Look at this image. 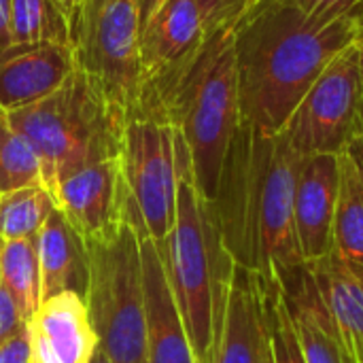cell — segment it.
I'll use <instances>...</instances> for the list:
<instances>
[{"mask_svg": "<svg viewBox=\"0 0 363 363\" xmlns=\"http://www.w3.org/2000/svg\"><path fill=\"white\" fill-rule=\"evenodd\" d=\"M89 363H111V359L104 355L102 349H96V353H94V357H91V362Z\"/></svg>", "mask_w": 363, "mask_h": 363, "instance_id": "e575fe53", "label": "cell"}, {"mask_svg": "<svg viewBox=\"0 0 363 363\" xmlns=\"http://www.w3.org/2000/svg\"><path fill=\"white\" fill-rule=\"evenodd\" d=\"M272 291L264 281L234 264L225 313L208 363H272Z\"/></svg>", "mask_w": 363, "mask_h": 363, "instance_id": "7c38bea8", "label": "cell"}, {"mask_svg": "<svg viewBox=\"0 0 363 363\" xmlns=\"http://www.w3.org/2000/svg\"><path fill=\"white\" fill-rule=\"evenodd\" d=\"M30 363H89L98 338L83 296L64 291L40 302L28 321Z\"/></svg>", "mask_w": 363, "mask_h": 363, "instance_id": "2e32d148", "label": "cell"}, {"mask_svg": "<svg viewBox=\"0 0 363 363\" xmlns=\"http://www.w3.org/2000/svg\"><path fill=\"white\" fill-rule=\"evenodd\" d=\"M294 6L302 15L319 21L334 19H359L363 21V0H277Z\"/></svg>", "mask_w": 363, "mask_h": 363, "instance_id": "4316f807", "label": "cell"}, {"mask_svg": "<svg viewBox=\"0 0 363 363\" xmlns=\"http://www.w3.org/2000/svg\"><path fill=\"white\" fill-rule=\"evenodd\" d=\"M357 363H363V266L328 253L306 264Z\"/></svg>", "mask_w": 363, "mask_h": 363, "instance_id": "d6986e66", "label": "cell"}, {"mask_svg": "<svg viewBox=\"0 0 363 363\" xmlns=\"http://www.w3.org/2000/svg\"><path fill=\"white\" fill-rule=\"evenodd\" d=\"M140 225L145 223L134 206L130 219L113 234L83 240L89 268L83 300L98 349L111 363H147Z\"/></svg>", "mask_w": 363, "mask_h": 363, "instance_id": "8992f818", "label": "cell"}, {"mask_svg": "<svg viewBox=\"0 0 363 363\" xmlns=\"http://www.w3.org/2000/svg\"><path fill=\"white\" fill-rule=\"evenodd\" d=\"M6 115L34 147L49 191L87 166L117 160L123 149L128 115L79 68L51 96Z\"/></svg>", "mask_w": 363, "mask_h": 363, "instance_id": "5b68a950", "label": "cell"}, {"mask_svg": "<svg viewBox=\"0 0 363 363\" xmlns=\"http://www.w3.org/2000/svg\"><path fill=\"white\" fill-rule=\"evenodd\" d=\"M255 2H257V4H259V2H264V0H255Z\"/></svg>", "mask_w": 363, "mask_h": 363, "instance_id": "d590c367", "label": "cell"}, {"mask_svg": "<svg viewBox=\"0 0 363 363\" xmlns=\"http://www.w3.org/2000/svg\"><path fill=\"white\" fill-rule=\"evenodd\" d=\"M55 208V198L45 185L0 194V240L34 238Z\"/></svg>", "mask_w": 363, "mask_h": 363, "instance_id": "603a6c76", "label": "cell"}, {"mask_svg": "<svg viewBox=\"0 0 363 363\" xmlns=\"http://www.w3.org/2000/svg\"><path fill=\"white\" fill-rule=\"evenodd\" d=\"M11 43L70 47V17L55 0H11Z\"/></svg>", "mask_w": 363, "mask_h": 363, "instance_id": "7402d4cb", "label": "cell"}, {"mask_svg": "<svg viewBox=\"0 0 363 363\" xmlns=\"http://www.w3.org/2000/svg\"><path fill=\"white\" fill-rule=\"evenodd\" d=\"M177 217L170 234L155 242L177 308L181 313L194 359L208 363L215 351L234 259L223 247L211 202L194 181V166L183 134L174 128Z\"/></svg>", "mask_w": 363, "mask_h": 363, "instance_id": "3957f363", "label": "cell"}, {"mask_svg": "<svg viewBox=\"0 0 363 363\" xmlns=\"http://www.w3.org/2000/svg\"><path fill=\"white\" fill-rule=\"evenodd\" d=\"M302 155L287 136L240 123L211 202L225 251L268 289L304 266L294 232V189Z\"/></svg>", "mask_w": 363, "mask_h": 363, "instance_id": "6da1fadb", "label": "cell"}, {"mask_svg": "<svg viewBox=\"0 0 363 363\" xmlns=\"http://www.w3.org/2000/svg\"><path fill=\"white\" fill-rule=\"evenodd\" d=\"M0 363H30L28 328L0 347Z\"/></svg>", "mask_w": 363, "mask_h": 363, "instance_id": "f1b7e54d", "label": "cell"}, {"mask_svg": "<svg viewBox=\"0 0 363 363\" xmlns=\"http://www.w3.org/2000/svg\"><path fill=\"white\" fill-rule=\"evenodd\" d=\"M349 153L359 162V166L363 168V136L357 140V143H353V147L349 149Z\"/></svg>", "mask_w": 363, "mask_h": 363, "instance_id": "1f68e13d", "label": "cell"}, {"mask_svg": "<svg viewBox=\"0 0 363 363\" xmlns=\"http://www.w3.org/2000/svg\"><path fill=\"white\" fill-rule=\"evenodd\" d=\"M359 19L319 21L277 0L234 28L240 123L279 134L325 66L362 32Z\"/></svg>", "mask_w": 363, "mask_h": 363, "instance_id": "7a4b0ae2", "label": "cell"}, {"mask_svg": "<svg viewBox=\"0 0 363 363\" xmlns=\"http://www.w3.org/2000/svg\"><path fill=\"white\" fill-rule=\"evenodd\" d=\"M155 117L183 134L196 187L206 202H213L240 128L234 30L206 36L187 68L160 94Z\"/></svg>", "mask_w": 363, "mask_h": 363, "instance_id": "277c9868", "label": "cell"}, {"mask_svg": "<svg viewBox=\"0 0 363 363\" xmlns=\"http://www.w3.org/2000/svg\"><path fill=\"white\" fill-rule=\"evenodd\" d=\"M138 240L145 294L147 363H196L157 245L147 234L145 225L138 228Z\"/></svg>", "mask_w": 363, "mask_h": 363, "instance_id": "9a60e30c", "label": "cell"}, {"mask_svg": "<svg viewBox=\"0 0 363 363\" xmlns=\"http://www.w3.org/2000/svg\"><path fill=\"white\" fill-rule=\"evenodd\" d=\"M355 47H357V51H359V68H362V79H363V26H362L359 36L355 38Z\"/></svg>", "mask_w": 363, "mask_h": 363, "instance_id": "836d02e7", "label": "cell"}, {"mask_svg": "<svg viewBox=\"0 0 363 363\" xmlns=\"http://www.w3.org/2000/svg\"><path fill=\"white\" fill-rule=\"evenodd\" d=\"M270 291H272V298H270V304H272V323H270L272 363H304L287 304L281 294V287L270 289Z\"/></svg>", "mask_w": 363, "mask_h": 363, "instance_id": "d4e9b609", "label": "cell"}, {"mask_svg": "<svg viewBox=\"0 0 363 363\" xmlns=\"http://www.w3.org/2000/svg\"><path fill=\"white\" fill-rule=\"evenodd\" d=\"M11 45V0H0V47Z\"/></svg>", "mask_w": 363, "mask_h": 363, "instance_id": "f546056e", "label": "cell"}, {"mask_svg": "<svg viewBox=\"0 0 363 363\" xmlns=\"http://www.w3.org/2000/svg\"><path fill=\"white\" fill-rule=\"evenodd\" d=\"M334 253L363 266V168L349 151L340 155Z\"/></svg>", "mask_w": 363, "mask_h": 363, "instance_id": "ffe728a7", "label": "cell"}, {"mask_svg": "<svg viewBox=\"0 0 363 363\" xmlns=\"http://www.w3.org/2000/svg\"><path fill=\"white\" fill-rule=\"evenodd\" d=\"M340 155L302 157L294 189V232L304 264L334 251Z\"/></svg>", "mask_w": 363, "mask_h": 363, "instance_id": "4fadbf2b", "label": "cell"}, {"mask_svg": "<svg viewBox=\"0 0 363 363\" xmlns=\"http://www.w3.org/2000/svg\"><path fill=\"white\" fill-rule=\"evenodd\" d=\"M281 294L304 363H357L306 264L283 277Z\"/></svg>", "mask_w": 363, "mask_h": 363, "instance_id": "e0dca14e", "label": "cell"}, {"mask_svg": "<svg viewBox=\"0 0 363 363\" xmlns=\"http://www.w3.org/2000/svg\"><path fill=\"white\" fill-rule=\"evenodd\" d=\"M196 2L202 15L206 36L225 28L234 30L236 23L257 6L255 0H196Z\"/></svg>", "mask_w": 363, "mask_h": 363, "instance_id": "484cf974", "label": "cell"}, {"mask_svg": "<svg viewBox=\"0 0 363 363\" xmlns=\"http://www.w3.org/2000/svg\"><path fill=\"white\" fill-rule=\"evenodd\" d=\"M43 185L40 160L28 138L0 108V194Z\"/></svg>", "mask_w": 363, "mask_h": 363, "instance_id": "cb8c5ba5", "label": "cell"}, {"mask_svg": "<svg viewBox=\"0 0 363 363\" xmlns=\"http://www.w3.org/2000/svg\"><path fill=\"white\" fill-rule=\"evenodd\" d=\"M74 68V53L68 45L11 43L0 47V108L11 113L51 96Z\"/></svg>", "mask_w": 363, "mask_h": 363, "instance_id": "5bb4252c", "label": "cell"}, {"mask_svg": "<svg viewBox=\"0 0 363 363\" xmlns=\"http://www.w3.org/2000/svg\"><path fill=\"white\" fill-rule=\"evenodd\" d=\"M164 4V0H136V6H138V26H140V32L147 28V23L151 21V17L157 13V9Z\"/></svg>", "mask_w": 363, "mask_h": 363, "instance_id": "4dcf8cb0", "label": "cell"}, {"mask_svg": "<svg viewBox=\"0 0 363 363\" xmlns=\"http://www.w3.org/2000/svg\"><path fill=\"white\" fill-rule=\"evenodd\" d=\"M51 194L57 211L83 240L113 234L130 219L136 206L123 179L119 157L66 177Z\"/></svg>", "mask_w": 363, "mask_h": 363, "instance_id": "8fae6325", "label": "cell"}, {"mask_svg": "<svg viewBox=\"0 0 363 363\" xmlns=\"http://www.w3.org/2000/svg\"><path fill=\"white\" fill-rule=\"evenodd\" d=\"M204 40L206 32L196 0H164L140 32V62L147 85L140 117H155L160 94L187 68Z\"/></svg>", "mask_w": 363, "mask_h": 363, "instance_id": "30bf717a", "label": "cell"}, {"mask_svg": "<svg viewBox=\"0 0 363 363\" xmlns=\"http://www.w3.org/2000/svg\"><path fill=\"white\" fill-rule=\"evenodd\" d=\"M77 68L89 74L128 119L145 111V72L136 0H79L70 13Z\"/></svg>", "mask_w": 363, "mask_h": 363, "instance_id": "52a82bcc", "label": "cell"}, {"mask_svg": "<svg viewBox=\"0 0 363 363\" xmlns=\"http://www.w3.org/2000/svg\"><path fill=\"white\" fill-rule=\"evenodd\" d=\"M0 283L30 321L40 306V266L34 238L0 240Z\"/></svg>", "mask_w": 363, "mask_h": 363, "instance_id": "44dd1931", "label": "cell"}, {"mask_svg": "<svg viewBox=\"0 0 363 363\" xmlns=\"http://www.w3.org/2000/svg\"><path fill=\"white\" fill-rule=\"evenodd\" d=\"M26 328H28V321L21 317L17 304L11 300V296L0 283V347L13 336H17L19 332H23Z\"/></svg>", "mask_w": 363, "mask_h": 363, "instance_id": "83f0119b", "label": "cell"}, {"mask_svg": "<svg viewBox=\"0 0 363 363\" xmlns=\"http://www.w3.org/2000/svg\"><path fill=\"white\" fill-rule=\"evenodd\" d=\"M119 164L147 234L164 240L177 217L174 128L155 117L128 119Z\"/></svg>", "mask_w": 363, "mask_h": 363, "instance_id": "9c48e42d", "label": "cell"}, {"mask_svg": "<svg viewBox=\"0 0 363 363\" xmlns=\"http://www.w3.org/2000/svg\"><path fill=\"white\" fill-rule=\"evenodd\" d=\"M34 242L40 266V302L64 291H74L85 298L89 277L87 249L57 208L34 236Z\"/></svg>", "mask_w": 363, "mask_h": 363, "instance_id": "ac0fdd59", "label": "cell"}, {"mask_svg": "<svg viewBox=\"0 0 363 363\" xmlns=\"http://www.w3.org/2000/svg\"><path fill=\"white\" fill-rule=\"evenodd\" d=\"M294 151L342 155L363 136V79L359 51L342 49L304 94L283 128Z\"/></svg>", "mask_w": 363, "mask_h": 363, "instance_id": "ba28073f", "label": "cell"}, {"mask_svg": "<svg viewBox=\"0 0 363 363\" xmlns=\"http://www.w3.org/2000/svg\"><path fill=\"white\" fill-rule=\"evenodd\" d=\"M55 2L66 11V15H68V17H70V13L74 11V6L79 4V0H55Z\"/></svg>", "mask_w": 363, "mask_h": 363, "instance_id": "d6a6232c", "label": "cell"}]
</instances>
